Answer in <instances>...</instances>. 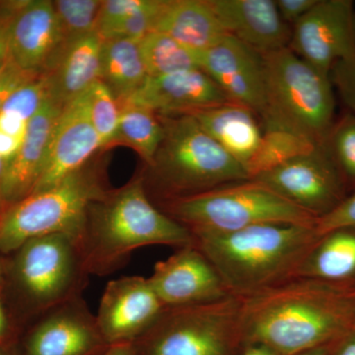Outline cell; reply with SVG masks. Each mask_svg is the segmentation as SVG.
Instances as JSON below:
<instances>
[{"instance_id":"obj_30","label":"cell","mask_w":355,"mask_h":355,"mask_svg":"<svg viewBox=\"0 0 355 355\" xmlns=\"http://www.w3.org/2000/svg\"><path fill=\"white\" fill-rule=\"evenodd\" d=\"M89 112L102 147L118 141L120 105L101 80L88 90Z\"/></svg>"},{"instance_id":"obj_34","label":"cell","mask_w":355,"mask_h":355,"mask_svg":"<svg viewBox=\"0 0 355 355\" xmlns=\"http://www.w3.org/2000/svg\"><path fill=\"white\" fill-rule=\"evenodd\" d=\"M315 228L320 237L338 229L355 228V193L328 214L318 218Z\"/></svg>"},{"instance_id":"obj_2","label":"cell","mask_w":355,"mask_h":355,"mask_svg":"<svg viewBox=\"0 0 355 355\" xmlns=\"http://www.w3.org/2000/svg\"><path fill=\"white\" fill-rule=\"evenodd\" d=\"M76 243L89 275L105 277L123 268L139 248L166 245L180 249L193 244V237L153 205L144 178H139L107 191L90 205Z\"/></svg>"},{"instance_id":"obj_23","label":"cell","mask_w":355,"mask_h":355,"mask_svg":"<svg viewBox=\"0 0 355 355\" xmlns=\"http://www.w3.org/2000/svg\"><path fill=\"white\" fill-rule=\"evenodd\" d=\"M154 31L165 33L200 51L229 36L209 0H168Z\"/></svg>"},{"instance_id":"obj_11","label":"cell","mask_w":355,"mask_h":355,"mask_svg":"<svg viewBox=\"0 0 355 355\" xmlns=\"http://www.w3.org/2000/svg\"><path fill=\"white\" fill-rule=\"evenodd\" d=\"M253 180L317 219L347 198V187L324 144Z\"/></svg>"},{"instance_id":"obj_32","label":"cell","mask_w":355,"mask_h":355,"mask_svg":"<svg viewBox=\"0 0 355 355\" xmlns=\"http://www.w3.org/2000/svg\"><path fill=\"white\" fill-rule=\"evenodd\" d=\"M167 1L168 0H146L144 6L121 21L103 40L130 39L141 41L147 34L155 30Z\"/></svg>"},{"instance_id":"obj_20","label":"cell","mask_w":355,"mask_h":355,"mask_svg":"<svg viewBox=\"0 0 355 355\" xmlns=\"http://www.w3.org/2000/svg\"><path fill=\"white\" fill-rule=\"evenodd\" d=\"M62 109L48 95L30 121L19 150L4 165L2 198L7 207L24 200L34 191L53 128Z\"/></svg>"},{"instance_id":"obj_40","label":"cell","mask_w":355,"mask_h":355,"mask_svg":"<svg viewBox=\"0 0 355 355\" xmlns=\"http://www.w3.org/2000/svg\"><path fill=\"white\" fill-rule=\"evenodd\" d=\"M330 355H355V329L331 345Z\"/></svg>"},{"instance_id":"obj_35","label":"cell","mask_w":355,"mask_h":355,"mask_svg":"<svg viewBox=\"0 0 355 355\" xmlns=\"http://www.w3.org/2000/svg\"><path fill=\"white\" fill-rule=\"evenodd\" d=\"M330 78L345 106L355 114V58L334 65Z\"/></svg>"},{"instance_id":"obj_27","label":"cell","mask_w":355,"mask_h":355,"mask_svg":"<svg viewBox=\"0 0 355 355\" xmlns=\"http://www.w3.org/2000/svg\"><path fill=\"white\" fill-rule=\"evenodd\" d=\"M139 46L148 77L200 69V51L184 46L165 33H149L139 42Z\"/></svg>"},{"instance_id":"obj_21","label":"cell","mask_w":355,"mask_h":355,"mask_svg":"<svg viewBox=\"0 0 355 355\" xmlns=\"http://www.w3.org/2000/svg\"><path fill=\"white\" fill-rule=\"evenodd\" d=\"M103 39L97 31L67 44L48 77L49 96L64 108L100 80Z\"/></svg>"},{"instance_id":"obj_5","label":"cell","mask_w":355,"mask_h":355,"mask_svg":"<svg viewBox=\"0 0 355 355\" xmlns=\"http://www.w3.org/2000/svg\"><path fill=\"white\" fill-rule=\"evenodd\" d=\"M159 116L164 139L150 168L166 200L250 180L246 168L210 137L191 114Z\"/></svg>"},{"instance_id":"obj_16","label":"cell","mask_w":355,"mask_h":355,"mask_svg":"<svg viewBox=\"0 0 355 355\" xmlns=\"http://www.w3.org/2000/svg\"><path fill=\"white\" fill-rule=\"evenodd\" d=\"M99 148L101 141L91 121L87 91L65 105L58 116L32 193L49 190L83 169Z\"/></svg>"},{"instance_id":"obj_31","label":"cell","mask_w":355,"mask_h":355,"mask_svg":"<svg viewBox=\"0 0 355 355\" xmlns=\"http://www.w3.org/2000/svg\"><path fill=\"white\" fill-rule=\"evenodd\" d=\"M324 144L345 187L355 188V114H343L335 121Z\"/></svg>"},{"instance_id":"obj_37","label":"cell","mask_w":355,"mask_h":355,"mask_svg":"<svg viewBox=\"0 0 355 355\" xmlns=\"http://www.w3.org/2000/svg\"><path fill=\"white\" fill-rule=\"evenodd\" d=\"M280 17L289 27H293L299 20L309 12L318 0H275Z\"/></svg>"},{"instance_id":"obj_43","label":"cell","mask_w":355,"mask_h":355,"mask_svg":"<svg viewBox=\"0 0 355 355\" xmlns=\"http://www.w3.org/2000/svg\"><path fill=\"white\" fill-rule=\"evenodd\" d=\"M4 162L0 159V221L2 217L6 214V210L8 209L6 202H4L3 198H2V177H3L4 171Z\"/></svg>"},{"instance_id":"obj_7","label":"cell","mask_w":355,"mask_h":355,"mask_svg":"<svg viewBox=\"0 0 355 355\" xmlns=\"http://www.w3.org/2000/svg\"><path fill=\"white\" fill-rule=\"evenodd\" d=\"M167 216L191 234L229 233L263 223L316 225L317 218L250 179L196 195L168 198Z\"/></svg>"},{"instance_id":"obj_39","label":"cell","mask_w":355,"mask_h":355,"mask_svg":"<svg viewBox=\"0 0 355 355\" xmlns=\"http://www.w3.org/2000/svg\"><path fill=\"white\" fill-rule=\"evenodd\" d=\"M0 343L11 345V347L14 345L12 326H11L10 320L7 314L1 295H0Z\"/></svg>"},{"instance_id":"obj_25","label":"cell","mask_w":355,"mask_h":355,"mask_svg":"<svg viewBox=\"0 0 355 355\" xmlns=\"http://www.w3.org/2000/svg\"><path fill=\"white\" fill-rule=\"evenodd\" d=\"M139 42L130 39L103 40L100 80L119 103L125 101L137 92L148 77Z\"/></svg>"},{"instance_id":"obj_36","label":"cell","mask_w":355,"mask_h":355,"mask_svg":"<svg viewBox=\"0 0 355 355\" xmlns=\"http://www.w3.org/2000/svg\"><path fill=\"white\" fill-rule=\"evenodd\" d=\"M35 76H38L23 71L8 58L0 69V111L16 89Z\"/></svg>"},{"instance_id":"obj_38","label":"cell","mask_w":355,"mask_h":355,"mask_svg":"<svg viewBox=\"0 0 355 355\" xmlns=\"http://www.w3.org/2000/svg\"><path fill=\"white\" fill-rule=\"evenodd\" d=\"M18 1L0 2V69L8 60L9 26Z\"/></svg>"},{"instance_id":"obj_41","label":"cell","mask_w":355,"mask_h":355,"mask_svg":"<svg viewBox=\"0 0 355 355\" xmlns=\"http://www.w3.org/2000/svg\"><path fill=\"white\" fill-rule=\"evenodd\" d=\"M95 355H137L132 343H114L109 345Z\"/></svg>"},{"instance_id":"obj_6","label":"cell","mask_w":355,"mask_h":355,"mask_svg":"<svg viewBox=\"0 0 355 355\" xmlns=\"http://www.w3.org/2000/svg\"><path fill=\"white\" fill-rule=\"evenodd\" d=\"M263 55L266 107L263 123L284 128L323 144L335 123L336 100L330 76L289 48Z\"/></svg>"},{"instance_id":"obj_17","label":"cell","mask_w":355,"mask_h":355,"mask_svg":"<svg viewBox=\"0 0 355 355\" xmlns=\"http://www.w3.org/2000/svg\"><path fill=\"white\" fill-rule=\"evenodd\" d=\"M148 280L165 307L198 304L232 295L195 244L180 248L169 258L156 263Z\"/></svg>"},{"instance_id":"obj_33","label":"cell","mask_w":355,"mask_h":355,"mask_svg":"<svg viewBox=\"0 0 355 355\" xmlns=\"http://www.w3.org/2000/svg\"><path fill=\"white\" fill-rule=\"evenodd\" d=\"M146 0H106L103 1L97 22V32L104 38L121 21L144 6Z\"/></svg>"},{"instance_id":"obj_8","label":"cell","mask_w":355,"mask_h":355,"mask_svg":"<svg viewBox=\"0 0 355 355\" xmlns=\"http://www.w3.org/2000/svg\"><path fill=\"white\" fill-rule=\"evenodd\" d=\"M242 296L165 307L132 343L137 355H241L245 347Z\"/></svg>"},{"instance_id":"obj_9","label":"cell","mask_w":355,"mask_h":355,"mask_svg":"<svg viewBox=\"0 0 355 355\" xmlns=\"http://www.w3.org/2000/svg\"><path fill=\"white\" fill-rule=\"evenodd\" d=\"M107 191L101 175L85 166L53 188L11 205L0 221V254L7 256L29 240L55 233L77 240L89 207Z\"/></svg>"},{"instance_id":"obj_14","label":"cell","mask_w":355,"mask_h":355,"mask_svg":"<svg viewBox=\"0 0 355 355\" xmlns=\"http://www.w3.org/2000/svg\"><path fill=\"white\" fill-rule=\"evenodd\" d=\"M64 49L53 1H18L9 26V60L27 73L42 76L51 71Z\"/></svg>"},{"instance_id":"obj_47","label":"cell","mask_w":355,"mask_h":355,"mask_svg":"<svg viewBox=\"0 0 355 355\" xmlns=\"http://www.w3.org/2000/svg\"><path fill=\"white\" fill-rule=\"evenodd\" d=\"M354 306H355V287L354 288Z\"/></svg>"},{"instance_id":"obj_3","label":"cell","mask_w":355,"mask_h":355,"mask_svg":"<svg viewBox=\"0 0 355 355\" xmlns=\"http://www.w3.org/2000/svg\"><path fill=\"white\" fill-rule=\"evenodd\" d=\"M231 294L248 296L296 279L319 241L315 225L263 223L229 233L191 234Z\"/></svg>"},{"instance_id":"obj_44","label":"cell","mask_w":355,"mask_h":355,"mask_svg":"<svg viewBox=\"0 0 355 355\" xmlns=\"http://www.w3.org/2000/svg\"><path fill=\"white\" fill-rule=\"evenodd\" d=\"M334 343L329 345H324V347H318V349L308 350V352H302V354H299L297 355H330L331 345H333Z\"/></svg>"},{"instance_id":"obj_15","label":"cell","mask_w":355,"mask_h":355,"mask_svg":"<svg viewBox=\"0 0 355 355\" xmlns=\"http://www.w3.org/2000/svg\"><path fill=\"white\" fill-rule=\"evenodd\" d=\"M200 67L231 102L261 116L265 113L266 71L260 53L227 36L216 46L200 51Z\"/></svg>"},{"instance_id":"obj_45","label":"cell","mask_w":355,"mask_h":355,"mask_svg":"<svg viewBox=\"0 0 355 355\" xmlns=\"http://www.w3.org/2000/svg\"><path fill=\"white\" fill-rule=\"evenodd\" d=\"M0 355H16L14 347L0 343Z\"/></svg>"},{"instance_id":"obj_29","label":"cell","mask_w":355,"mask_h":355,"mask_svg":"<svg viewBox=\"0 0 355 355\" xmlns=\"http://www.w3.org/2000/svg\"><path fill=\"white\" fill-rule=\"evenodd\" d=\"M53 3L64 46L74 40L97 31L101 0H55Z\"/></svg>"},{"instance_id":"obj_18","label":"cell","mask_w":355,"mask_h":355,"mask_svg":"<svg viewBox=\"0 0 355 355\" xmlns=\"http://www.w3.org/2000/svg\"><path fill=\"white\" fill-rule=\"evenodd\" d=\"M123 102L146 107L159 116H174L195 113L231 101L203 70L191 69L147 77L141 87Z\"/></svg>"},{"instance_id":"obj_19","label":"cell","mask_w":355,"mask_h":355,"mask_svg":"<svg viewBox=\"0 0 355 355\" xmlns=\"http://www.w3.org/2000/svg\"><path fill=\"white\" fill-rule=\"evenodd\" d=\"M229 36L261 55L288 48L291 27L280 17L275 0H209Z\"/></svg>"},{"instance_id":"obj_10","label":"cell","mask_w":355,"mask_h":355,"mask_svg":"<svg viewBox=\"0 0 355 355\" xmlns=\"http://www.w3.org/2000/svg\"><path fill=\"white\" fill-rule=\"evenodd\" d=\"M83 295L30 320L16 334V355H95L108 347Z\"/></svg>"},{"instance_id":"obj_1","label":"cell","mask_w":355,"mask_h":355,"mask_svg":"<svg viewBox=\"0 0 355 355\" xmlns=\"http://www.w3.org/2000/svg\"><path fill=\"white\" fill-rule=\"evenodd\" d=\"M354 288L297 277L242 296L245 345L297 355L336 343L355 329Z\"/></svg>"},{"instance_id":"obj_22","label":"cell","mask_w":355,"mask_h":355,"mask_svg":"<svg viewBox=\"0 0 355 355\" xmlns=\"http://www.w3.org/2000/svg\"><path fill=\"white\" fill-rule=\"evenodd\" d=\"M190 114L226 153L247 167L263 137V130L254 111L228 102Z\"/></svg>"},{"instance_id":"obj_4","label":"cell","mask_w":355,"mask_h":355,"mask_svg":"<svg viewBox=\"0 0 355 355\" xmlns=\"http://www.w3.org/2000/svg\"><path fill=\"white\" fill-rule=\"evenodd\" d=\"M89 273L76 238L55 233L34 238L4 256L0 295L14 333L30 320L83 295Z\"/></svg>"},{"instance_id":"obj_12","label":"cell","mask_w":355,"mask_h":355,"mask_svg":"<svg viewBox=\"0 0 355 355\" xmlns=\"http://www.w3.org/2000/svg\"><path fill=\"white\" fill-rule=\"evenodd\" d=\"M288 48L330 76L340 60L355 58V7L352 0H318L291 28Z\"/></svg>"},{"instance_id":"obj_13","label":"cell","mask_w":355,"mask_h":355,"mask_svg":"<svg viewBox=\"0 0 355 355\" xmlns=\"http://www.w3.org/2000/svg\"><path fill=\"white\" fill-rule=\"evenodd\" d=\"M164 308L148 279L123 277L105 287L96 321L108 345L133 343L155 323Z\"/></svg>"},{"instance_id":"obj_42","label":"cell","mask_w":355,"mask_h":355,"mask_svg":"<svg viewBox=\"0 0 355 355\" xmlns=\"http://www.w3.org/2000/svg\"><path fill=\"white\" fill-rule=\"evenodd\" d=\"M241 355H279L270 347L260 343H246Z\"/></svg>"},{"instance_id":"obj_26","label":"cell","mask_w":355,"mask_h":355,"mask_svg":"<svg viewBox=\"0 0 355 355\" xmlns=\"http://www.w3.org/2000/svg\"><path fill=\"white\" fill-rule=\"evenodd\" d=\"M120 105L118 140L135 149L150 167L164 139V127L159 114L146 107L130 104Z\"/></svg>"},{"instance_id":"obj_24","label":"cell","mask_w":355,"mask_h":355,"mask_svg":"<svg viewBox=\"0 0 355 355\" xmlns=\"http://www.w3.org/2000/svg\"><path fill=\"white\" fill-rule=\"evenodd\" d=\"M354 277L355 228H342L321 236L299 268L296 279L349 284Z\"/></svg>"},{"instance_id":"obj_28","label":"cell","mask_w":355,"mask_h":355,"mask_svg":"<svg viewBox=\"0 0 355 355\" xmlns=\"http://www.w3.org/2000/svg\"><path fill=\"white\" fill-rule=\"evenodd\" d=\"M318 146L320 144L286 128L265 123L260 146L246 167L250 179L310 153Z\"/></svg>"},{"instance_id":"obj_46","label":"cell","mask_w":355,"mask_h":355,"mask_svg":"<svg viewBox=\"0 0 355 355\" xmlns=\"http://www.w3.org/2000/svg\"><path fill=\"white\" fill-rule=\"evenodd\" d=\"M3 275H4V256H1V254H0V287H1L2 282H3Z\"/></svg>"}]
</instances>
